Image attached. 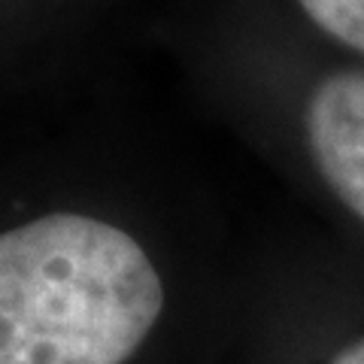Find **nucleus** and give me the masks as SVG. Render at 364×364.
I'll use <instances>...</instances> for the list:
<instances>
[{
	"mask_svg": "<svg viewBox=\"0 0 364 364\" xmlns=\"http://www.w3.org/2000/svg\"><path fill=\"white\" fill-rule=\"evenodd\" d=\"M298 122L318 186L364 237V61L340 52L306 88Z\"/></svg>",
	"mask_w": 364,
	"mask_h": 364,
	"instance_id": "f03ea898",
	"label": "nucleus"
},
{
	"mask_svg": "<svg viewBox=\"0 0 364 364\" xmlns=\"http://www.w3.org/2000/svg\"><path fill=\"white\" fill-rule=\"evenodd\" d=\"M328 364H364V331L349 337L346 343L328 358Z\"/></svg>",
	"mask_w": 364,
	"mask_h": 364,
	"instance_id": "20e7f679",
	"label": "nucleus"
},
{
	"mask_svg": "<svg viewBox=\"0 0 364 364\" xmlns=\"http://www.w3.org/2000/svg\"><path fill=\"white\" fill-rule=\"evenodd\" d=\"M164 310V282L128 231L49 213L0 234V364H124Z\"/></svg>",
	"mask_w": 364,
	"mask_h": 364,
	"instance_id": "f257e3e1",
	"label": "nucleus"
},
{
	"mask_svg": "<svg viewBox=\"0 0 364 364\" xmlns=\"http://www.w3.org/2000/svg\"><path fill=\"white\" fill-rule=\"evenodd\" d=\"M318 37L337 52L364 61V0H294Z\"/></svg>",
	"mask_w": 364,
	"mask_h": 364,
	"instance_id": "7ed1b4c3",
	"label": "nucleus"
}]
</instances>
